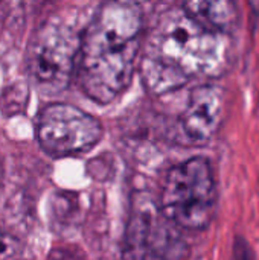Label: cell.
I'll list each match as a JSON object with an SVG mask.
<instances>
[{
    "label": "cell",
    "instance_id": "obj_3",
    "mask_svg": "<svg viewBox=\"0 0 259 260\" xmlns=\"http://www.w3.org/2000/svg\"><path fill=\"white\" fill-rule=\"evenodd\" d=\"M217 183L211 163L192 157L172 166L163 180L159 209L180 230L209 227L217 209Z\"/></svg>",
    "mask_w": 259,
    "mask_h": 260
},
{
    "label": "cell",
    "instance_id": "obj_1",
    "mask_svg": "<svg viewBox=\"0 0 259 260\" xmlns=\"http://www.w3.org/2000/svg\"><path fill=\"white\" fill-rule=\"evenodd\" d=\"M140 79L153 94L174 91L195 78H218L229 66L231 41L185 8L165 11L147 34Z\"/></svg>",
    "mask_w": 259,
    "mask_h": 260
},
{
    "label": "cell",
    "instance_id": "obj_9",
    "mask_svg": "<svg viewBox=\"0 0 259 260\" xmlns=\"http://www.w3.org/2000/svg\"><path fill=\"white\" fill-rule=\"evenodd\" d=\"M20 251L18 242L0 229V260H12Z\"/></svg>",
    "mask_w": 259,
    "mask_h": 260
},
{
    "label": "cell",
    "instance_id": "obj_2",
    "mask_svg": "<svg viewBox=\"0 0 259 260\" xmlns=\"http://www.w3.org/2000/svg\"><path fill=\"white\" fill-rule=\"evenodd\" d=\"M143 34V12L131 2L101 5L87 24L76 66L81 90L98 104L122 94L136 72Z\"/></svg>",
    "mask_w": 259,
    "mask_h": 260
},
{
    "label": "cell",
    "instance_id": "obj_7",
    "mask_svg": "<svg viewBox=\"0 0 259 260\" xmlns=\"http://www.w3.org/2000/svg\"><path fill=\"white\" fill-rule=\"evenodd\" d=\"M224 107L223 88L215 84H202L189 93L185 111L180 116V129L185 140L203 146L217 134Z\"/></svg>",
    "mask_w": 259,
    "mask_h": 260
},
{
    "label": "cell",
    "instance_id": "obj_10",
    "mask_svg": "<svg viewBox=\"0 0 259 260\" xmlns=\"http://www.w3.org/2000/svg\"><path fill=\"white\" fill-rule=\"evenodd\" d=\"M241 247V250H243V253L237 248V256H238V260H253L252 257V254L249 253V250H247V245H244V244H241L240 245Z\"/></svg>",
    "mask_w": 259,
    "mask_h": 260
},
{
    "label": "cell",
    "instance_id": "obj_5",
    "mask_svg": "<svg viewBox=\"0 0 259 260\" xmlns=\"http://www.w3.org/2000/svg\"><path fill=\"white\" fill-rule=\"evenodd\" d=\"M150 197L139 195L122 238V260H186L188 245Z\"/></svg>",
    "mask_w": 259,
    "mask_h": 260
},
{
    "label": "cell",
    "instance_id": "obj_11",
    "mask_svg": "<svg viewBox=\"0 0 259 260\" xmlns=\"http://www.w3.org/2000/svg\"><path fill=\"white\" fill-rule=\"evenodd\" d=\"M2 174H3V168H2V160H0V181H2Z\"/></svg>",
    "mask_w": 259,
    "mask_h": 260
},
{
    "label": "cell",
    "instance_id": "obj_8",
    "mask_svg": "<svg viewBox=\"0 0 259 260\" xmlns=\"http://www.w3.org/2000/svg\"><path fill=\"white\" fill-rule=\"evenodd\" d=\"M183 8L205 26L226 35H229L238 20L237 5L231 2H189Z\"/></svg>",
    "mask_w": 259,
    "mask_h": 260
},
{
    "label": "cell",
    "instance_id": "obj_6",
    "mask_svg": "<svg viewBox=\"0 0 259 260\" xmlns=\"http://www.w3.org/2000/svg\"><path fill=\"white\" fill-rule=\"evenodd\" d=\"M101 122L84 110L64 102L46 105L37 120V139L52 157H70L90 151L102 139Z\"/></svg>",
    "mask_w": 259,
    "mask_h": 260
},
{
    "label": "cell",
    "instance_id": "obj_4",
    "mask_svg": "<svg viewBox=\"0 0 259 260\" xmlns=\"http://www.w3.org/2000/svg\"><path fill=\"white\" fill-rule=\"evenodd\" d=\"M82 35L60 20L43 23L31 38L27 66L32 82L44 94L63 91L76 73Z\"/></svg>",
    "mask_w": 259,
    "mask_h": 260
}]
</instances>
